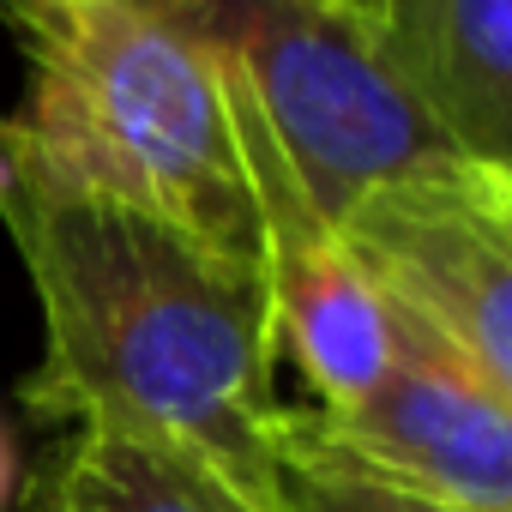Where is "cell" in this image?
I'll list each match as a JSON object with an SVG mask.
<instances>
[{"mask_svg": "<svg viewBox=\"0 0 512 512\" xmlns=\"http://www.w3.org/2000/svg\"><path fill=\"white\" fill-rule=\"evenodd\" d=\"M302 422L320 446L398 488L470 512H512V392H494L410 320H392V356L356 404H314Z\"/></svg>", "mask_w": 512, "mask_h": 512, "instance_id": "8992f818", "label": "cell"}, {"mask_svg": "<svg viewBox=\"0 0 512 512\" xmlns=\"http://www.w3.org/2000/svg\"><path fill=\"white\" fill-rule=\"evenodd\" d=\"M37 512H284L247 494L199 452L169 446L157 434L73 422L67 446L55 452Z\"/></svg>", "mask_w": 512, "mask_h": 512, "instance_id": "ba28073f", "label": "cell"}, {"mask_svg": "<svg viewBox=\"0 0 512 512\" xmlns=\"http://www.w3.org/2000/svg\"><path fill=\"white\" fill-rule=\"evenodd\" d=\"M0 25L25 55V103L0 121V163L151 211L260 272L217 73L151 0H0Z\"/></svg>", "mask_w": 512, "mask_h": 512, "instance_id": "7a4b0ae2", "label": "cell"}, {"mask_svg": "<svg viewBox=\"0 0 512 512\" xmlns=\"http://www.w3.org/2000/svg\"><path fill=\"white\" fill-rule=\"evenodd\" d=\"M272 476H278V506L284 512H470L416 488H398L332 446H320L302 422V410H278V446H272Z\"/></svg>", "mask_w": 512, "mask_h": 512, "instance_id": "9c48e42d", "label": "cell"}, {"mask_svg": "<svg viewBox=\"0 0 512 512\" xmlns=\"http://www.w3.org/2000/svg\"><path fill=\"white\" fill-rule=\"evenodd\" d=\"M151 7L253 103L332 223L368 187L452 151L434 121L386 79L356 0H151Z\"/></svg>", "mask_w": 512, "mask_h": 512, "instance_id": "3957f363", "label": "cell"}, {"mask_svg": "<svg viewBox=\"0 0 512 512\" xmlns=\"http://www.w3.org/2000/svg\"><path fill=\"white\" fill-rule=\"evenodd\" d=\"M7 223L43 308L25 404L199 452L278 506V332L253 266L121 199L49 187L0 163Z\"/></svg>", "mask_w": 512, "mask_h": 512, "instance_id": "6da1fadb", "label": "cell"}, {"mask_svg": "<svg viewBox=\"0 0 512 512\" xmlns=\"http://www.w3.org/2000/svg\"><path fill=\"white\" fill-rule=\"evenodd\" d=\"M7 494H13V434L0 428V506H7Z\"/></svg>", "mask_w": 512, "mask_h": 512, "instance_id": "30bf717a", "label": "cell"}, {"mask_svg": "<svg viewBox=\"0 0 512 512\" xmlns=\"http://www.w3.org/2000/svg\"><path fill=\"white\" fill-rule=\"evenodd\" d=\"M356 19L452 151L512 169V0H356Z\"/></svg>", "mask_w": 512, "mask_h": 512, "instance_id": "52a82bcc", "label": "cell"}, {"mask_svg": "<svg viewBox=\"0 0 512 512\" xmlns=\"http://www.w3.org/2000/svg\"><path fill=\"white\" fill-rule=\"evenodd\" d=\"M338 235L392 320L512 392V169L446 151L350 199Z\"/></svg>", "mask_w": 512, "mask_h": 512, "instance_id": "277c9868", "label": "cell"}, {"mask_svg": "<svg viewBox=\"0 0 512 512\" xmlns=\"http://www.w3.org/2000/svg\"><path fill=\"white\" fill-rule=\"evenodd\" d=\"M217 91L247 169L253 229H260V284H266L278 350L296 356L302 380L320 392V410H344L380 380L392 356V320L374 284L362 278V266L350 260L338 223L302 187V175L290 169L266 121L253 115V103L223 73H217Z\"/></svg>", "mask_w": 512, "mask_h": 512, "instance_id": "5b68a950", "label": "cell"}]
</instances>
